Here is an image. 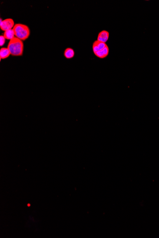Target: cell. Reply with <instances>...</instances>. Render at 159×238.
<instances>
[{
    "label": "cell",
    "mask_w": 159,
    "mask_h": 238,
    "mask_svg": "<svg viewBox=\"0 0 159 238\" xmlns=\"http://www.w3.org/2000/svg\"><path fill=\"white\" fill-rule=\"evenodd\" d=\"M109 38V32L107 30H102L99 33L97 40L102 43H106Z\"/></svg>",
    "instance_id": "obj_5"
},
{
    "label": "cell",
    "mask_w": 159,
    "mask_h": 238,
    "mask_svg": "<svg viewBox=\"0 0 159 238\" xmlns=\"http://www.w3.org/2000/svg\"><path fill=\"white\" fill-rule=\"evenodd\" d=\"M15 36L22 40H25L30 35V30L28 26L21 23L15 25L13 28Z\"/></svg>",
    "instance_id": "obj_2"
},
{
    "label": "cell",
    "mask_w": 159,
    "mask_h": 238,
    "mask_svg": "<svg viewBox=\"0 0 159 238\" xmlns=\"http://www.w3.org/2000/svg\"><path fill=\"white\" fill-rule=\"evenodd\" d=\"M0 40H1V41H0V46H3V45L5 43V37H4V36L3 35H1L0 36Z\"/></svg>",
    "instance_id": "obj_10"
},
{
    "label": "cell",
    "mask_w": 159,
    "mask_h": 238,
    "mask_svg": "<svg viewBox=\"0 0 159 238\" xmlns=\"http://www.w3.org/2000/svg\"><path fill=\"white\" fill-rule=\"evenodd\" d=\"M74 55H75V52H74V50L70 48H67L64 52V55H65V57L68 59L73 58L74 57Z\"/></svg>",
    "instance_id": "obj_8"
},
{
    "label": "cell",
    "mask_w": 159,
    "mask_h": 238,
    "mask_svg": "<svg viewBox=\"0 0 159 238\" xmlns=\"http://www.w3.org/2000/svg\"><path fill=\"white\" fill-rule=\"evenodd\" d=\"M15 25V22L12 19H6L3 21L1 19L0 21L1 29L4 32L6 30L12 29V28L13 29Z\"/></svg>",
    "instance_id": "obj_3"
},
{
    "label": "cell",
    "mask_w": 159,
    "mask_h": 238,
    "mask_svg": "<svg viewBox=\"0 0 159 238\" xmlns=\"http://www.w3.org/2000/svg\"><path fill=\"white\" fill-rule=\"evenodd\" d=\"M24 45L23 40L15 37L10 40L8 45V48L11 55L14 56H20L23 54Z\"/></svg>",
    "instance_id": "obj_1"
},
{
    "label": "cell",
    "mask_w": 159,
    "mask_h": 238,
    "mask_svg": "<svg viewBox=\"0 0 159 238\" xmlns=\"http://www.w3.org/2000/svg\"><path fill=\"white\" fill-rule=\"evenodd\" d=\"M107 46V45L106 44V43H102L98 40L95 41L92 45V50L94 53L97 51L103 50Z\"/></svg>",
    "instance_id": "obj_4"
},
{
    "label": "cell",
    "mask_w": 159,
    "mask_h": 238,
    "mask_svg": "<svg viewBox=\"0 0 159 238\" xmlns=\"http://www.w3.org/2000/svg\"><path fill=\"white\" fill-rule=\"evenodd\" d=\"M109 53V49L108 46H107L103 50L94 53V54L97 57L100 58H104L108 56Z\"/></svg>",
    "instance_id": "obj_6"
},
{
    "label": "cell",
    "mask_w": 159,
    "mask_h": 238,
    "mask_svg": "<svg viewBox=\"0 0 159 238\" xmlns=\"http://www.w3.org/2000/svg\"><path fill=\"white\" fill-rule=\"evenodd\" d=\"M5 39L9 40H12L15 38V33L13 29L9 30L4 32V35Z\"/></svg>",
    "instance_id": "obj_9"
},
{
    "label": "cell",
    "mask_w": 159,
    "mask_h": 238,
    "mask_svg": "<svg viewBox=\"0 0 159 238\" xmlns=\"http://www.w3.org/2000/svg\"><path fill=\"white\" fill-rule=\"evenodd\" d=\"M11 55V52L8 48H2L0 50L1 59H5Z\"/></svg>",
    "instance_id": "obj_7"
}]
</instances>
